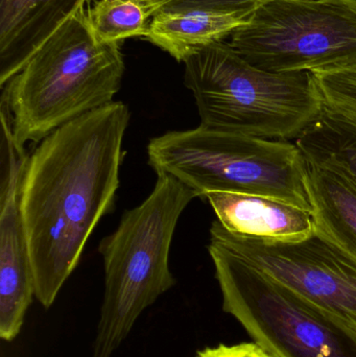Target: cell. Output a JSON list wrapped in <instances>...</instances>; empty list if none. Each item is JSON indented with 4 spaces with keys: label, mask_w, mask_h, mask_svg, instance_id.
Returning <instances> with one entry per match:
<instances>
[{
    "label": "cell",
    "mask_w": 356,
    "mask_h": 357,
    "mask_svg": "<svg viewBox=\"0 0 356 357\" xmlns=\"http://www.w3.org/2000/svg\"><path fill=\"white\" fill-rule=\"evenodd\" d=\"M130 116L127 105L111 102L54 130L27 159L19 205L35 297L46 310L98 222L114 210Z\"/></svg>",
    "instance_id": "6da1fadb"
},
{
    "label": "cell",
    "mask_w": 356,
    "mask_h": 357,
    "mask_svg": "<svg viewBox=\"0 0 356 357\" xmlns=\"http://www.w3.org/2000/svg\"><path fill=\"white\" fill-rule=\"evenodd\" d=\"M125 70L121 43L100 42L86 8L79 10L1 87L15 144H40L58 128L114 102Z\"/></svg>",
    "instance_id": "7a4b0ae2"
},
{
    "label": "cell",
    "mask_w": 356,
    "mask_h": 357,
    "mask_svg": "<svg viewBox=\"0 0 356 357\" xmlns=\"http://www.w3.org/2000/svg\"><path fill=\"white\" fill-rule=\"evenodd\" d=\"M201 127L263 139L291 142L321 114L324 100L313 73H276L217 42L184 61Z\"/></svg>",
    "instance_id": "3957f363"
},
{
    "label": "cell",
    "mask_w": 356,
    "mask_h": 357,
    "mask_svg": "<svg viewBox=\"0 0 356 357\" xmlns=\"http://www.w3.org/2000/svg\"><path fill=\"white\" fill-rule=\"evenodd\" d=\"M199 193L171 175L157 176L150 195L121 216L98 251L105 293L93 356L111 357L140 314L176 284L169 251L180 216Z\"/></svg>",
    "instance_id": "277c9868"
},
{
    "label": "cell",
    "mask_w": 356,
    "mask_h": 357,
    "mask_svg": "<svg viewBox=\"0 0 356 357\" xmlns=\"http://www.w3.org/2000/svg\"><path fill=\"white\" fill-rule=\"evenodd\" d=\"M148 161L157 176H173L202 199L215 191L261 195L311 212L307 162L295 142L199 126L153 138Z\"/></svg>",
    "instance_id": "5b68a950"
},
{
    "label": "cell",
    "mask_w": 356,
    "mask_h": 357,
    "mask_svg": "<svg viewBox=\"0 0 356 357\" xmlns=\"http://www.w3.org/2000/svg\"><path fill=\"white\" fill-rule=\"evenodd\" d=\"M223 310L274 357H356V333L334 314L209 239Z\"/></svg>",
    "instance_id": "8992f818"
},
{
    "label": "cell",
    "mask_w": 356,
    "mask_h": 357,
    "mask_svg": "<svg viewBox=\"0 0 356 357\" xmlns=\"http://www.w3.org/2000/svg\"><path fill=\"white\" fill-rule=\"evenodd\" d=\"M229 45L253 66L300 73L356 60V0H268Z\"/></svg>",
    "instance_id": "52a82bcc"
},
{
    "label": "cell",
    "mask_w": 356,
    "mask_h": 357,
    "mask_svg": "<svg viewBox=\"0 0 356 357\" xmlns=\"http://www.w3.org/2000/svg\"><path fill=\"white\" fill-rule=\"evenodd\" d=\"M209 234L356 333V259L321 233L302 241H267L230 232L217 220Z\"/></svg>",
    "instance_id": "ba28073f"
},
{
    "label": "cell",
    "mask_w": 356,
    "mask_h": 357,
    "mask_svg": "<svg viewBox=\"0 0 356 357\" xmlns=\"http://www.w3.org/2000/svg\"><path fill=\"white\" fill-rule=\"evenodd\" d=\"M26 160L2 163L0 174V337H18L35 297V277L19 205Z\"/></svg>",
    "instance_id": "9c48e42d"
},
{
    "label": "cell",
    "mask_w": 356,
    "mask_h": 357,
    "mask_svg": "<svg viewBox=\"0 0 356 357\" xmlns=\"http://www.w3.org/2000/svg\"><path fill=\"white\" fill-rule=\"evenodd\" d=\"M91 1L0 0V86L21 70L63 23Z\"/></svg>",
    "instance_id": "30bf717a"
},
{
    "label": "cell",
    "mask_w": 356,
    "mask_h": 357,
    "mask_svg": "<svg viewBox=\"0 0 356 357\" xmlns=\"http://www.w3.org/2000/svg\"><path fill=\"white\" fill-rule=\"evenodd\" d=\"M217 220L230 232L267 241H302L316 231L311 212L275 197L235 192H208Z\"/></svg>",
    "instance_id": "8fae6325"
},
{
    "label": "cell",
    "mask_w": 356,
    "mask_h": 357,
    "mask_svg": "<svg viewBox=\"0 0 356 357\" xmlns=\"http://www.w3.org/2000/svg\"><path fill=\"white\" fill-rule=\"evenodd\" d=\"M249 17L204 8H163L155 15L144 38L184 62L198 50L231 37Z\"/></svg>",
    "instance_id": "7c38bea8"
},
{
    "label": "cell",
    "mask_w": 356,
    "mask_h": 357,
    "mask_svg": "<svg viewBox=\"0 0 356 357\" xmlns=\"http://www.w3.org/2000/svg\"><path fill=\"white\" fill-rule=\"evenodd\" d=\"M307 169L316 231L356 259V184L309 162Z\"/></svg>",
    "instance_id": "4fadbf2b"
},
{
    "label": "cell",
    "mask_w": 356,
    "mask_h": 357,
    "mask_svg": "<svg viewBox=\"0 0 356 357\" xmlns=\"http://www.w3.org/2000/svg\"><path fill=\"white\" fill-rule=\"evenodd\" d=\"M307 162L340 174L356 184V119L324 106L295 140Z\"/></svg>",
    "instance_id": "5bb4252c"
},
{
    "label": "cell",
    "mask_w": 356,
    "mask_h": 357,
    "mask_svg": "<svg viewBox=\"0 0 356 357\" xmlns=\"http://www.w3.org/2000/svg\"><path fill=\"white\" fill-rule=\"evenodd\" d=\"M171 0H94L86 8L95 37L106 43H121L132 37H146L157 13Z\"/></svg>",
    "instance_id": "9a60e30c"
},
{
    "label": "cell",
    "mask_w": 356,
    "mask_h": 357,
    "mask_svg": "<svg viewBox=\"0 0 356 357\" xmlns=\"http://www.w3.org/2000/svg\"><path fill=\"white\" fill-rule=\"evenodd\" d=\"M311 73L324 106L356 119V60Z\"/></svg>",
    "instance_id": "2e32d148"
},
{
    "label": "cell",
    "mask_w": 356,
    "mask_h": 357,
    "mask_svg": "<svg viewBox=\"0 0 356 357\" xmlns=\"http://www.w3.org/2000/svg\"><path fill=\"white\" fill-rule=\"evenodd\" d=\"M265 1L268 0H171L164 8H204L249 17Z\"/></svg>",
    "instance_id": "e0dca14e"
},
{
    "label": "cell",
    "mask_w": 356,
    "mask_h": 357,
    "mask_svg": "<svg viewBox=\"0 0 356 357\" xmlns=\"http://www.w3.org/2000/svg\"><path fill=\"white\" fill-rule=\"evenodd\" d=\"M196 357H274L261 345L252 343H240L236 345L219 344L217 347H207L199 350Z\"/></svg>",
    "instance_id": "ac0fdd59"
}]
</instances>
